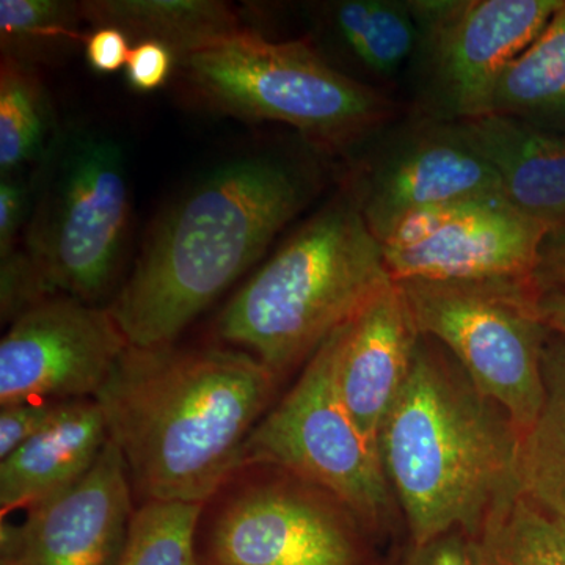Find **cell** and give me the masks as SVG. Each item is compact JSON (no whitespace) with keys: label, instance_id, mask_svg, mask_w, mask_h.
Here are the masks:
<instances>
[{"label":"cell","instance_id":"cell-7","mask_svg":"<svg viewBox=\"0 0 565 565\" xmlns=\"http://www.w3.org/2000/svg\"><path fill=\"white\" fill-rule=\"evenodd\" d=\"M416 329L451 353L476 388L511 416L520 437L544 404V345L534 278L397 281Z\"/></svg>","mask_w":565,"mask_h":565},{"label":"cell","instance_id":"cell-23","mask_svg":"<svg viewBox=\"0 0 565 565\" xmlns=\"http://www.w3.org/2000/svg\"><path fill=\"white\" fill-rule=\"evenodd\" d=\"M470 539L473 565H565V522L520 492L498 504Z\"/></svg>","mask_w":565,"mask_h":565},{"label":"cell","instance_id":"cell-26","mask_svg":"<svg viewBox=\"0 0 565 565\" xmlns=\"http://www.w3.org/2000/svg\"><path fill=\"white\" fill-rule=\"evenodd\" d=\"M25 250L0 256V313L2 322L13 323L25 311L57 296Z\"/></svg>","mask_w":565,"mask_h":565},{"label":"cell","instance_id":"cell-27","mask_svg":"<svg viewBox=\"0 0 565 565\" xmlns=\"http://www.w3.org/2000/svg\"><path fill=\"white\" fill-rule=\"evenodd\" d=\"M62 403L57 401H29L2 405L0 411V460L17 451L33 435L39 434Z\"/></svg>","mask_w":565,"mask_h":565},{"label":"cell","instance_id":"cell-29","mask_svg":"<svg viewBox=\"0 0 565 565\" xmlns=\"http://www.w3.org/2000/svg\"><path fill=\"white\" fill-rule=\"evenodd\" d=\"M177 68V57L169 47L156 41H141L132 47L126 63V79L136 92L161 88Z\"/></svg>","mask_w":565,"mask_h":565},{"label":"cell","instance_id":"cell-4","mask_svg":"<svg viewBox=\"0 0 565 565\" xmlns=\"http://www.w3.org/2000/svg\"><path fill=\"white\" fill-rule=\"evenodd\" d=\"M392 281L382 244L341 188L234 294L215 337L280 381Z\"/></svg>","mask_w":565,"mask_h":565},{"label":"cell","instance_id":"cell-18","mask_svg":"<svg viewBox=\"0 0 565 565\" xmlns=\"http://www.w3.org/2000/svg\"><path fill=\"white\" fill-rule=\"evenodd\" d=\"M82 18L93 28H115L129 40L156 41L181 58L241 31V18L218 0H84Z\"/></svg>","mask_w":565,"mask_h":565},{"label":"cell","instance_id":"cell-5","mask_svg":"<svg viewBox=\"0 0 565 565\" xmlns=\"http://www.w3.org/2000/svg\"><path fill=\"white\" fill-rule=\"evenodd\" d=\"M182 90L203 109L291 126L326 151L384 128L394 106L334 68L307 41H270L241 29L177 61Z\"/></svg>","mask_w":565,"mask_h":565},{"label":"cell","instance_id":"cell-8","mask_svg":"<svg viewBox=\"0 0 565 565\" xmlns=\"http://www.w3.org/2000/svg\"><path fill=\"white\" fill-rule=\"evenodd\" d=\"M349 322L323 341L296 385L256 424L241 468L264 465L286 471L337 498L363 530L384 531L392 523L394 498L384 465L338 392Z\"/></svg>","mask_w":565,"mask_h":565},{"label":"cell","instance_id":"cell-6","mask_svg":"<svg viewBox=\"0 0 565 565\" xmlns=\"http://www.w3.org/2000/svg\"><path fill=\"white\" fill-rule=\"evenodd\" d=\"M31 184L24 250L55 292L99 302L115 288L131 226L120 143L95 131H61Z\"/></svg>","mask_w":565,"mask_h":565},{"label":"cell","instance_id":"cell-13","mask_svg":"<svg viewBox=\"0 0 565 565\" xmlns=\"http://www.w3.org/2000/svg\"><path fill=\"white\" fill-rule=\"evenodd\" d=\"M129 343L109 308L57 294L0 343V405L96 397Z\"/></svg>","mask_w":565,"mask_h":565},{"label":"cell","instance_id":"cell-31","mask_svg":"<svg viewBox=\"0 0 565 565\" xmlns=\"http://www.w3.org/2000/svg\"><path fill=\"white\" fill-rule=\"evenodd\" d=\"M131 40L115 28H98L85 40V55L93 70L98 73H117L126 68L132 47Z\"/></svg>","mask_w":565,"mask_h":565},{"label":"cell","instance_id":"cell-3","mask_svg":"<svg viewBox=\"0 0 565 565\" xmlns=\"http://www.w3.org/2000/svg\"><path fill=\"white\" fill-rule=\"evenodd\" d=\"M519 449L511 416L444 345L422 334L379 438L411 546L451 531L473 537L498 504L520 492Z\"/></svg>","mask_w":565,"mask_h":565},{"label":"cell","instance_id":"cell-17","mask_svg":"<svg viewBox=\"0 0 565 565\" xmlns=\"http://www.w3.org/2000/svg\"><path fill=\"white\" fill-rule=\"evenodd\" d=\"M493 167L515 210L550 230L565 225V132L548 122L489 114L459 121Z\"/></svg>","mask_w":565,"mask_h":565},{"label":"cell","instance_id":"cell-12","mask_svg":"<svg viewBox=\"0 0 565 565\" xmlns=\"http://www.w3.org/2000/svg\"><path fill=\"white\" fill-rule=\"evenodd\" d=\"M343 188L379 243L411 212L503 195L493 167L462 125L427 117L385 137L353 166Z\"/></svg>","mask_w":565,"mask_h":565},{"label":"cell","instance_id":"cell-28","mask_svg":"<svg viewBox=\"0 0 565 565\" xmlns=\"http://www.w3.org/2000/svg\"><path fill=\"white\" fill-rule=\"evenodd\" d=\"M32 206L31 180L22 173L7 174L0 180V256L17 250L18 234L28 223Z\"/></svg>","mask_w":565,"mask_h":565},{"label":"cell","instance_id":"cell-11","mask_svg":"<svg viewBox=\"0 0 565 565\" xmlns=\"http://www.w3.org/2000/svg\"><path fill=\"white\" fill-rule=\"evenodd\" d=\"M544 223L503 195L455 200L411 212L381 241L393 281L533 278Z\"/></svg>","mask_w":565,"mask_h":565},{"label":"cell","instance_id":"cell-20","mask_svg":"<svg viewBox=\"0 0 565 565\" xmlns=\"http://www.w3.org/2000/svg\"><path fill=\"white\" fill-rule=\"evenodd\" d=\"M316 21L375 76H396L414 61L418 25L408 2L340 0L321 3L316 7Z\"/></svg>","mask_w":565,"mask_h":565},{"label":"cell","instance_id":"cell-15","mask_svg":"<svg viewBox=\"0 0 565 565\" xmlns=\"http://www.w3.org/2000/svg\"><path fill=\"white\" fill-rule=\"evenodd\" d=\"M419 337L397 281L349 322L338 362V392L353 423L377 451L386 416L411 373Z\"/></svg>","mask_w":565,"mask_h":565},{"label":"cell","instance_id":"cell-14","mask_svg":"<svg viewBox=\"0 0 565 565\" xmlns=\"http://www.w3.org/2000/svg\"><path fill=\"white\" fill-rule=\"evenodd\" d=\"M134 514L128 467L109 438L81 482L28 511L21 525L2 520L0 557L21 565H118Z\"/></svg>","mask_w":565,"mask_h":565},{"label":"cell","instance_id":"cell-16","mask_svg":"<svg viewBox=\"0 0 565 565\" xmlns=\"http://www.w3.org/2000/svg\"><path fill=\"white\" fill-rule=\"evenodd\" d=\"M109 441L95 397L62 403L51 422L0 460V515L31 511L81 482Z\"/></svg>","mask_w":565,"mask_h":565},{"label":"cell","instance_id":"cell-34","mask_svg":"<svg viewBox=\"0 0 565 565\" xmlns=\"http://www.w3.org/2000/svg\"><path fill=\"white\" fill-rule=\"evenodd\" d=\"M0 565H21L17 563L14 559H10V557H0Z\"/></svg>","mask_w":565,"mask_h":565},{"label":"cell","instance_id":"cell-1","mask_svg":"<svg viewBox=\"0 0 565 565\" xmlns=\"http://www.w3.org/2000/svg\"><path fill=\"white\" fill-rule=\"evenodd\" d=\"M278 382L241 349L128 345L95 399L145 501L206 504Z\"/></svg>","mask_w":565,"mask_h":565},{"label":"cell","instance_id":"cell-22","mask_svg":"<svg viewBox=\"0 0 565 565\" xmlns=\"http://www.w3.org/2000/svg\"><path fill=\"white\" fill-rule=\"evenodd\" d=\"M490 114L550 122L565 118V3L504 70Z\"/></svg>","mask_w":565,"mask_h":565},{"label":"cell","instance_id":"cell-32","mask_svg":"<svg viewBox=\"0 0 565 565\" xmlns=\"http://www.w3.org/2000/svg\"><path fill=\"white\" fill-rule=\"evenodd\" d=\"M533 278L541 291H565V225L546 233Z\"/></svg>","mask_w":565,"mask_h":565},{"label":"cell","instance_id":"cell-9","mask_svg":"<svg viewBox=\"0 0 565 565\" xmlns=\"http://www.w3.org/2000/svg\"><path fill=\"white\" fill-rule=\"evenodd\" d=\"M237 479L217 493L195 534L199 565H371L355 516L296 476Z\"/></svg>","mask_w":565,"mask_h":565},{"label":"cell","instance_id":"cell-30","mask_svg":"<svg viewBox=\"0 0 565 565\" xmlns=\"http://www.w3.org/2000/svg\"><path fill=\"white\" fill-rule=\"evenodd\" d=\"M403 565H473L470 535L451 531L419 546H411Z\"/></svg>","mask_w":565,"mask_h":565},{"label":"cell","instance_id":"cell-33","mask_svg":"<svg viewBox=\"0 0 565 565\" xmlns=\"http://www.w3.org/2000/svg\"><path fill=\"white\" fill-rule=\"evenodd\" d=\"M537 313L546 329L565 337V291H541Z\"/></svg>","mask_w":565,"mask_h":565},{"label":"cell","instance_id":"cell-21","mask_svg":"<svg viewBox=\"0 0 565 565\" xmlns=\"http://www.w3.org/2000/svg\"><path fill=\"white\" fill-rule=\"evenodd\" d=\"M50 93L39 68L2 55L0 58V173L36 167L57 139Z\"/></svg>","mask_w":565,"mask_h":565},{"label":"cell","instance_id":"cell-24","mask_svg":"<svg viewBox=\"0 0 565 565\" xmlns=\"http://www.w3.org/2000/svg\"><path fill=\"white\" fill-rule=\"evenodd\" d=\"M81 2L66 0H2V55L39 65L68 54L88 33H82Z\"/></svg>","mask_w":565,"mask_h":565},{"label":"cell","instance_id":"cell-10","mask_svg":"<svg viewBox=\"0 0 565 565\" xmlns=\"http://www.w3.org/2000/svg\"><path fill=\"white\" fill-rule=\"evenodd\" d=\"M418 25L423 117L467 121L490 114L504 70L565 0H411Z\"/></svg>","mask_w":565,"mask_h":565},{"label":"cell","instance_id":"cell-2","mask_svg":"<svg viewBox=\"0 0 565 565\" xmlns=\"http://www.w3.org/2000/svg\"><path fill=\"white\" fill-rule=\"evenodd\" d=\"M310 195L308 173L267 152L241 156L204 174L154 222L109 307L129 345L174 344Z\"/></svg>","mask_w":565,"mask_h":565},{"label":"cell","instance_id":"cell-25","mask_svg":"<svg viewBox=\"0 0 565 565\" xmlns=\"http://www.w3.org/2000/svg\"><path fill=\"white\" fill-rule=\"evenodd\" d=\"M204 504L145 501L118 565H199L195 534Z\"/></svg>","mask_w":565,"mask_h":565},{"label":"cell","instance_id":"cell-19","mask_svg":"<svg viewBox=\"0 0 565 565\" xmlns=\"http://www.w3.org/2000/svg\"><path fill=\"white\" fill-rule=\"evenodd\" d=\"M545 396L533 426L520 437L519 489L565 522V337L550 330L544 345Z\"/></svg>","mask_w":565,"mask_h":565}]
</instances>
